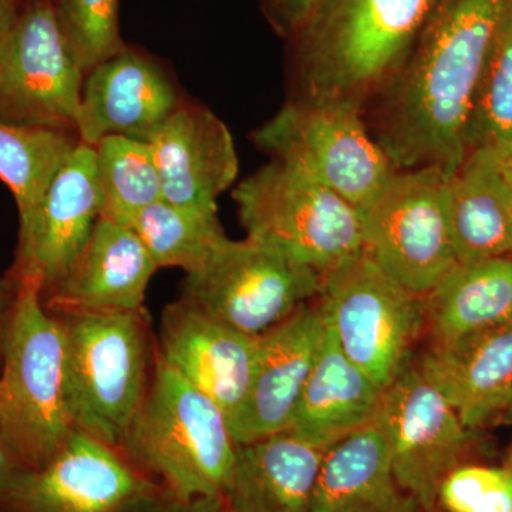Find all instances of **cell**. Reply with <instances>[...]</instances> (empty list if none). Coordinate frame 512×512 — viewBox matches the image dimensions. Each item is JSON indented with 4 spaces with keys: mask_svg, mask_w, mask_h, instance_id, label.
Instances as JSON below:
<instances>
[{
    "mask_svg": "<svg viewBox=\"0 0 512 512\" xmlns=\"http://www.w3.org/2000/svg\"><path fill=\"white\" fill-rule=\"evenodd\" d=\"M100 217L96 148L79 141L47 188L28 238L19 242L12 275L39 276L45 295L82 254Z\"/></svg>",
    "mask_w": 512,
    "mask_h": 512,
    "instance_id": "cell-17",
    "label": "cell"
},
{
    "mask_svg": "<svg viewBox=\"0 0 512 512\" xmlns=\"http://www.w3.org/2000/svg\"><path fill=\"white\" fill-rule=\"evenodd\" d=\"M124 512H227L222 497L181 498L154 488Z\"/></svg>",
    "mask_w": 512,
    "mask_h": 512,
    "instance_id": "cell-32",
    "label": "cell"
},
{
    "mask_svg": "<svg viewBox=\"0 0 512 512\" xmlns=\"http://www.w3.org/2000/svg\"><path fill=\"white\" fill-rule=\"evenodd\" d=\"M511 8L512 0L431 2L409 55L367 106L370 133L396 170L451 175L463 163L478 84Z\"/></svg>",
    "mask_w": 512,
    "mask_h": 512,
    "instance_id": "cell-1",
    "label": "cell"
},
{
    "mask_svg": "<svg viewBox=\"0 0 512 512\" xmlns=\"http://www.w3.org/2000/svg\"><path fill=\"white\" fill-rule=\"evenodd\" d=\"M181 103L167 70L126 46L84 76L77 138L90 147L110 136L150 143Z\"/></svg>",
    "mask_w": 512,
    "mask_h": 512,
    "instance_id": "cell-15",
    "label": "cell"
},
{
    "mask_svg": "<svg viewBox=\"0 0 512 512\" xmlns=\"http://www.w3.org/2000/svg\"><path fill=\"white\" fill-rule=\"evenodd\" d=\"M252 140L272 160L299 168L356 208L396 171L362 111L348 104L289 101Z\"/></svg>",
    "mask_w": 512,
    "mask_h": 512,
    "instance_id": "cell-10",
    "label": "cell"
},
{
    "mask_svg": "<svg viewBox=\"0 0 512 512\" xmlns=\"http://www.w3.org/2000/svg\"><path fill=\"white\" fill-rule=\"evenodd\" d=\"M256 350L258 338L228 328L180 299L165 308L157 355L214 400L228 420L247 396Z\"/></svg>",
    "mask_w": 512,
    "mask_h": 512,
    "instance_id": "cell-18",
    "label": "cell"
},
{
    "mask_svg": "<svg viewBox=\"0 0 512 512\" xmlns=\"http://www.w3.org/2000/svg\"><path fill=\"white\" fill-rule=\"evenodd\" d=\"M433 0H322L295 39V100L365 113L412 49Z\"/></svg>",
    "mask_w": 512,
    "mask_h": 512,
    "instance_id": "cell-2",
    "label": "cell"
},
{
    "mask_svg": "<svg viewBox=\"0 0 512 512\" xmlns=\"http://www.w3.org/2000/svg\"><path fill=\"white\" fill-rule=\"evenodd\" d=\"M18 281L12 275L9 278L0 279V362H2L3 336H5L6 320L15 298Z\"/></svg>",
    "mask_w": 512,
    "mask_h": 512,
    "instance_id": "cell-35",
    "label": "cell"
},
{
    "mask_svg": "<svg viewBox=\"0 0 512 512\" xmlns=\"http://www.w3.org/2000/svg\"><path fill=\"white\" fill-rule=\"evenodd\" d=\"M26 468L28 467H25V464L13 453L0 431V488L5 487L10 480H13L20 471L26 470Z\"/></svg>",
    "mask_w": 512,
    "mask_h": 512,
    "instance_id": "cell-34",
    "label": "cell"
},
{
    "mask_svg": "<svg viewBox=\"0 0 512 512\" xmlns=\"http://www.w3.org/2000/svg\"><path fill=\"white\" fill-rule=\"evenodd\" d=\"M232 197L247 237L274 245L322 276L363 251L355 205L293 165L269 161Z\"/></svg>",
    "mask_w": 512,
    "mask_h": 512,
    "instance_id": "cell-6",
    "label": "cell"
},
{
    "mask_svg": "<svg viewBox=\"0 0 512 512\" xmlns=\"http://www.w3.org/2000/svg\"><path fill=\"white\" fill-rule=\"evenodd\" d=\"M440 167L396 170L362 207L363 251L384 275L424 296L458 265Z\"/></svg>",
    "mask_w": 512,
    "mask_h": 512,
    "instance_id": "cell-8",
    "label": "cell"
},
{
    "mask_svg": "<svg viewBox=\"0 0 512 512\" xmlns=\"http://www.w3.org/2000/svg\"><path fill=\"white\" fill-rule=\"evenodd\" d=\"M373 423L397 481L424 512L436 511L440 485L460 466L471 439L456 410L412 360L383 390Z\"/></svg>",
    "mask_w": 512,
    "mask_h": 512,
    "instance_id": "cell-12",
    "label": "cell"
},
{
    "mask_svg": "<svg viewBox=\"0 0 512 512\" xmlns=\"http://www.w3.org/2000/svg\"><path fill=\"white\" fill-rule=\"evenodd\" d=\"M446 210L458 264L512 256V187L493 151H468L448 175Z\"/></svg>",
    "mask_w": 512,
    "mask_h": 512,
    "instance_id": "cell-21",
    "label": "cell"
},
{
    "mask_svg": "<svg viewBox=\"0 0 512 512\" xmlns=\"http://www.w3.org/2000/svg\"><path fill=\"white\" fill-rule=\"evenodd\" d=\"M77 144L73 131L0 121V180L18 205L19 242L28 238L47 188Z\"/></svg>",
    "mask_w": 512,
    "mask_h": 512,
    "instance_id": "cell-26",
    "label": "cell"
},
{
    "mask_svg": "<svg viewBox=\"0 0 512 512\" xmlns=\"http://www.w3.org/2000/svg\"><path fill=\"white\" fill-rule=\"evenodd\" d=\"M55 316L62 326L64 397L74 429L119 447L156 363L146 308Z\"/></svg>",
    "mask_w": 512,
    "mask_h": 512,
    "instance_id": "cell-5",
    "label": "cell"
},
{
    "mask_svg": "<svg viewBox=\"0 0 512 512\" xmlns=\"http://www.w3.org/2000/svg\"><path fill=\"white\" fill-rule=\"evenodd\" d=\"M276 22L292 35L318 8L322 0H271Z\"/></svg>",
    "mask_w": 512,
    "mask_h": 512,
    "instance_id": "cell-33",
    "label": "cell"
},
{
    "mask_svg": "<svg viewBox=\"0 0 512 512\" xmlns=\"http://www.w3.org/2000/svg\"><path fill=\"white\" fill-rule=\"evenodd\" d=\"M423 301L430 345L512 322V256L458 264Z\"/></svg>",
    "mask_w": 512,
    "mask_h": 512,
    "instance_id": "cell-25",
    "label": "cell"
},
{
    "mask_svg": "<svg viewBox=\"0 0 512 512\" xmlns=\"http://www.w3.org/2000/svg\"><path fill=\"white\" fill-rule=\"evenodd\" d=\"M505 412H507L508 419L512 420V393L510 397V402H508L507 409H505Z\"/></svg>",
    "mask_w": 512,
    "mask_h": 512,
    "instance_id": "cell-38",
    "label": "cell"
},
{
    "mask_svg": "<svg viewBox=\"0 0 512 512\" xmlns=\"http://www.w3.org/2000/svg\"><path fill=\"white\" fill-rule=\"evenodd\" d=\"M322 275L259 239H227L185 276L180 301L228 328L259 338L318 298Z\"/></svg>",
    "mask_w": 512,
    "mask_h": 512,
    "instance_id": "cell-9",
    "label": "cell"
},
{
    "mask_svg": "<svg viewBox=\"0 0 512 512\" xmlns=\"http://www.w3.org/2000/svg\"><path fill=\"white\" fill-rule=\"evenodd\" d=\"M18 281L0 362V431L30 470L45 466L74 433L64 397L62 326L35 274Z\"/></svg>",
    "mask_w": 512,
    "mask_h": 512,
    "instance_id": "cell-4",
    "label": "cell"
},
{
    "mask_svg": "<svg viewBox=\"0 0 512 512\" xmlns=\"http://www.w3.org/2000/svg\"><path fill=\"white\" fill-rule=\"evenodd\" d=\"M416 365L461 423L470 431L480 429L510 402L512 322L448 345H430Z\"/></svg>",
    "mask_w": 512,
    "mask_h": 512,
    "instance_id": "cell-20",
    "label": "cell"
},
{
    "mask_svg": "<svg viewBox=\"0 0 512 512\" xmlns=\"http://www.w3.org/2000/svg\"><path fill=\"white\" fill-rule=\"evenodd\" d=\"M160 268L194 272L227 241L218 212L154 202L127 222Z\"/></svg>",
    "mask_w": 512,
    "mask_h": 512,
    "instance_id": "cell-27",
    "label": "cell"
},
{
    "mask_svg": "<svg viewBox=\"0 0 512 512\" xmlns=\"http://www.w3.org/2000/svg\"><path fill=\"white\" fill-rule=\"evenodd\" d=\"M474 148L512 157V8L495 37L474 99L467 128V153Z\"/></svg>",
    "mask_w": 512,
    "mask_h": 512,
    "instance_id": "cell-29",
    "label": "cell"
},
{
    "mask_svg": "<svg viewBox=\"0 0 512 512\" xmlns=\"http://www.w3.org/2000/svg\"><path fill=\"white\" fill-rule=\"evenodd\" d=\"M311 512H424L394 476L382 431L367 424L328 448Z\"/></svg>",
    "mask_w": 512,
    "mask_h": 512,
    "instance_id": "cell-24",
    "label": "cell"
},
{
    "mask_svg": "<svg viewBox=\"0 0 512 512\" xmlns=\"http://www.w3.org/2000/svg\"><path fill=\"white\" fill-rule=\"evenodd\" d=\"M119 448L147 480L181 498L222 497L238 450L224 410L157 352L146 397Z\"/></svg>",
    "mask_w": 512,
    "mask_h": 512,
    "instance_id": "cell-3",
    "label": "cell"
},
{
    "mask_svg": "<svg viewBox=\"0 0 512 512\" xmlns=\"http://www.w3.org/2000/svg\"><path fill=\"white\" fill-rule=\"evenodd\" d=\"M504 171L512 187V157L508 158V160H504Z\"/></svg>",
    "mask_w": 512,
    "mask_h": 512,
    "instance_id": "cell-37",
    "label": "cell"
},
{
    "mask_svg": "<svg viewBox=\"0 0 512 512\" xmlns=\"http://www.w3.org/2000/svg\"><path fill=\"white\" fill-rule=\"evenodd\" d=\"M382 390L349 359L326 325L288 433L326 451L375 419Z\"/></svg>",
    "mask_w": 512,
    "mask_h": 512,
    "instance_id": "cell-22",
    "label": "cell"
},
{
    "mask_svg": "<svg viewBox=\"0 0 512 512\" xmlns=\"http://www.w3.org/2000/svg\"><path fill=\"white\" fill-rule=\"evenodd\" d=\"M18 15L16 0H0V36L8 32Z\"/></svg>",
    "mask_w": 512,
    "mask_h": 512,
    "instance_id": "cell-36",
    "label": "cell"
},
{
    "mask_svg": "<svg viewBox=\"0 0 512 512\" xmlns=\"http://www.w3.org/2000/svg\"><path fill=\"white\" fill-rule=\"evenodd\" d=\"M84 76L52 0H33L0 36V121L76 133Z\"/></svg>",
    "mask_w": 512,
    "mask_h": 512,
    "instance_id": "cell-11",
    "label": "cell"
},
{
    "mask_svg": "<svg viewBox=\"0 0 512 512\" xmlns=\"http://www.w3.org/2000/svg\"><path fill=\"white\" fill-rule=\"evenodd\" d=\"M154 488L119 447L74 430L45 466L0 488V512H124Z\"/></svg>",
    "mask_w": 512,
    "mask_h": 512,
    "instance_id": "cell-13",
    "label": "cell"
},
{
    "mask_svg": "<svg viewBox=\"0 0 512 512\" xmlns=\"http://www.w3.org/2000/svg\"><path fill=\"white\" fill-rule=\"evenodd\" d=\"M318 301L339 348L382 392L412 362L426 329L423 298L384 275L365 251L322 276Z\"/></svg>",
    "mask_w": 512,
    "mask_h": 512,
    "instance_id": "cell-7",
    "label": "cell"
},
{
    "mask_svg": "<svg viewBox=\"0 0 512 512\" xmlns=\"http://www.w3.org/2000/svg\"><path fill=\"white\" fill-rule=\"evenodd\" d=\"M157 269L133 229L100 217L82 254L43 301L55 315L138 311Z\"/></svg>",
    "mask_w": 512,
    "mask_h": 512,
    "instance_id": "cell-19",
    "label": "cell"
},
{
    "mask_svg": "<svg viewBox=\"0 0 512 512\" xmlns=\"http://www.w3.org/2000/svg\"><path fill=\"white\" fill-rule=\"evenodd\" d=\"M148 144L164 201L218 212V198L237 180L239 160L231 131L217 114L183 101Z\"/></svg>",
    "mask_w": 512,
    "mask_h": 512,
    "instance_id": "cell-16",
    "label": "cell"
},
{
    "mask_svg": "<svg viewBox=\"0 0 512 512\" xmlns=\"http://www.w3.org/2000/svg\"><path fill=\"white\" fill-rule=\"evenodd\" d=\"M325 451L288 431L238 446L222 494L227 512H311Z\"/></svg>",
    "mask_w": 512,
    "mask_h": 512,
    "instance_id": "cell-23",
    "label": "cell"
},
{
    "mask_svg": "<svg viewBox=\"0 0 512 512\" xmlns=\"http://www.w3.org/2000/svg\"><path fill=\"white\" fill-rule=\"evenodd\" d=\"M94 148L101 217L127 225L138 211L163 200L160 173L150 144L110 136Z\"/></svg>",
    "mask_w": 512,
    "mask_h": 512,
    "instance_id": "cell-28",
    "label": "cell"
},
{
    "mask_svg": "<svg viewBox=\"0 0 512 512\" xmlns=\"http://www.w3.org/2000/svg\"><path fill=\"white\" fill-rule=\"evenodd\" d=\"M325 330V315L315 298L259 336L247 396L228 420L237 446L288 429Z\"/></svg>",
    "mask_w": 512,
    "mask_h": 512,
    "instance_id": "cell-14",
    "label": "cell"
},
{
    "mask_svg": "<svg viewBox=\"0 0 512 512\" xmlns=\"http://www.w3.org/2000/svg\"><path fill=\"white\" fill-rule=\"evenodd\" d=\"M437 505L447 512H512V471L458 466L441 483Z\"/></svg>",
    "mask_w": 512,
    "mask_h": 512,
    "instance_id": "cell-31",
    "label": "cell"
},
{
    "mask_svg": "<svg viewBox=\"0 0 512 512\" xmlns=\"http://www.w3.org/2000/svg\"><path fill=\"white\" fill-rule=\"evenodd\" d=\"M67 43L84 74L126 49L119 0H52Z\"/></svg>",
    "mask_w": 512,
    "mask_h": 512,
    "instance_id": "cell-30",
    "label": "cell"
}]
</instances>
